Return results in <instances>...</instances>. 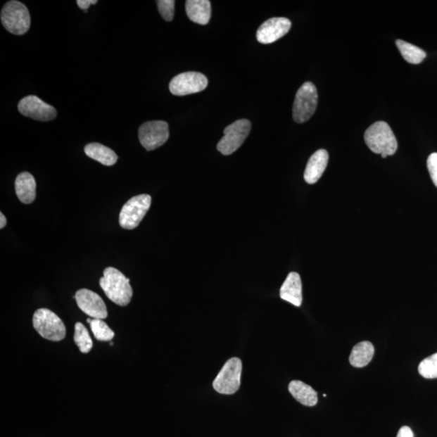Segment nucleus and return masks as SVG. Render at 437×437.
<instances>
[{"instance_id":"nucleus-16","label":"nucleus","mask_w":437,"mask_h":437,"mask_svg":"<svg viewBox=\"0 0 437 437\" xmlns=\"http://www.w3.org/2000/svg\"><path fill=\"white\" fill-rule=\"evenodd\" d=\"M36 187L34 177L30 172H20L16 177L15 182V193L20 202L25 204L34 202L36 198Z\"/></svg>"},{"instance_id":"nucleus-27","label":"nucleus","mask_w":437,"mask_h":437,"mask_svg":"<svg viewBox=\"0 0 437 437\" xmlns=\"http://www.w3.org/2000/svg\"><path fill=\"white\" fill-rule=\"evenodd\" d=\"M397 437H414V433L411 428L407 426H403L399 429Z\"/></svg>"},{"instance_id":"nucleus-21","label":"nucleus","mask_w":437,"mask_h":437,"mask_svg":"<svg viewBox=\"0 0 437 437\" xmlns=\"http://www.w3.org/2000/svg\"><path fill=\"white\" fill-rule=\"evenodd\" d=\"M396 46L402 53L405 61L412 64H419L423 62L427 53L422 49L411 44V43L397 40Z\"/></svg>"},{"instance_id":"nucleus-4","label":"nucleus","mask_w":437,"mask_h":437,"mask_svg":"<svg viewBox=\"0 0 437 437\" xmlns=\"http://www.w3.org/2000/svg\"><path fill=\"white\" fill-rule=\"evenodd\" d=\"M32 323L37 333L51 341H61L66 336L64 323L50 310H37L32 317Z\"/></svg>"},{"instance_id":"nucleus-13","label":"nucleus","mask_w":437,"mask_h":437,"mask_svg":"<svg viewBox=\"0 0 437 437\" xmlns=\"http://www.w3.org/2000/svg\"><path fill=\"white\" fill-rule=\"evenodd\" d=\"M291 23L288 18H274L267 20L257 31V40L262 44H271L287 34Z\"/></svg>"},{"instance_id":"nucleus-9","label":"nucleus","mask_w":437,"mask_h":437,"mask_svg":"<svg viewBox=\"0 0 437 437\" xmlns=\"http://www.w3.org/2000/svg\"><path fill=\"white\" fill-rule=\"evenodd\" d=\"M170 137L169 125L165 121H150L139 129L140 144L148 151L161 147Z\"/></svg>"},{"instance_id":"nucleus-10","label":"nucleus","mask_w":437,"mask_h":437,"mask_svg":"<svg viewBox=\"0 0 437 437\" xmlns=\"http://www.w3.org/2000/svg\"><path fill=\"white\" fill-rule=\"evenodd\" d=\"M208 84V78L203 74L188 72L172 78L170 83V90L172 95L186 96L203 91Z\"/></svg>"},{"instance_id":"nucleus-20","label":"nucleus","mask_w":437,"mask_h":437,"mask_svg":"<svg viewBox=\"0 0 437 437\" xmlns=\"http://www.w3.org/2000/svg\"><path fill=\"white\" fill-rule=\"evenodd\" d=\"M84 153L89 158L100 162L106 166L115 165L118 160L117 154L110 148L97 143H91L85 146Z\"/></svg>"},{"instance_id":"nucleus-7","label":"nucleus","mask_w":437,"mask_h":437,"mask_svg":"<svg viewBox=\"0 0 437 437\" xmlns=\"http://www.w3.org/2000/svg\"><path fill=\"white\" fill-rule=\"evenodd\" d=\"M317 91L315 85L306 82L296 93L293 116L296 122L303 123L314 115L317 106Z\"/></svg>"},{"instance_id":"nucleus-5","label":"nucleus","mask_w":437,"mask_h":437,"mask_svg":"<svg viewBox=\"0 0 437 437\" xmlns=\"http://www.w3.org/2000/svg\"><path fill=\"white\" fill-rule=\"evenodd\" d=\"M242 362L234 357L225 363L213 381L214 390L221 395H234L241 386Z\"/></svg>"},{"instance_id":"nucleus-31","label":"nucleus","mask_w":437,"mask_h":437,"mask_svg":"<svg viewBox=\"0 0 437 437\" xmlns=\"http://www.w3.org/2000/svg\"><path fill=\"white\" fill-rule=\"evenodd\" d=\"M91 320H93V319H91V318H89V319H87V322H89L90 324Z\"/></svg>"},{"instance_id":"nucleus-17","label":"nucleus","mask_w":437,"mask_h":437,"mask_svg":"<svg viewBox=\"0 0 437 437\" xmlns=\"http://www.w3.org/2000/svg\"><path fill=\"white\" fill-rule=\"evenodd\" d=\"M186 12L188 18L194 23L207 25L212 14V7L208 0H187Z\"/></svg>"},{"instance_id":"nucleus-3","label":"nucleus","mask_w":437,"mask_h":437,"mask_svg":"<svg viewBox=\"0 0 437 437\" xmlns=\"http://www.w3.org/2000/svg\"><path fill=\"white\" fill-rule=\"evenodd\" d=\"M1 23L11 34L23 35L30 28L31 18L28 8L19 1H9L1 11Z\"/></svg>"},{"instance_id":"nucleus-24","label":"nucleus","mask_w":437,"mask_h":437,"mask_svg":"<svg viewBox=\"0 0 437 437\" xmlns=\"http://www.w3.org/2000/svg\"><path fill=\"white\" fill-rule=\"evenodd\" d=\"M418 369L419 374L424 379H437V353L421 361Z\"/></svg>"},{"instance_id":"nucleus-23","label":"nucleus","mask_w":437,"mask_h":437,"mask_svg":"<svg viewBox=\"0 0 437 437\" xmlns=\"http://www.w3.org/2000/svg\"><path fill=\"white\" fill-rule=\"evenodd\" d=\"M91 331L94 337L99 341H110L115 337V332L101 319H93L90 323Z\"/></svg>"},{"instance_id":"nucleus-1","label":"nucleus","mask_w":437,"mask_h":437,"mask_svg":"<svg viewBox=\"0 0 437 437\" xmlns=\"http://www.w3.org/2000/svg\"><path fill=\"white\" fill-rule=\"evenodd\" d=\"M100 286L107 298L120 306H127L131 302L133 290L127 279L116 268L105 269L103 277L100 279Z\"/></svg>"},{"instance_id":"nucleus-14","label":"nucleus","mask_w":437,"mask_h":437,"mask_svg":"<svg viewBox=\"0 0 437 437\" xmlns=\"http://www.w3.org/2000/svg\"><path fill=\"white\" fill-rule=\"evenodd\" d=\"M329 160V154L325 149L317 151L312 155L306 165L304 178L309 184H315L320 179L326 170Z\"/></svg>"},{"instance_id":"nucleus-25","label":"nucleus","mask_w":437,"mask_h":437,"mask_svg":"<svg viewBox=\"0 0 437 437\" xmlns=\"http://www.w3.org/2000/svg\"><path fill=\"white\" fill-rule=\"evenodd\" d=\"M156 4H158L159 13L165 20L170 23L174 20L175 0H159V1H156Z\"/></svg>"},{"instance_id":"nucleus-28","label":"nucleus","mask_w":437,"mask_h":437,"mask_svg":"<svg viewBox=\"0 0 437 437\" xmlns=\"http://www.w3.org/2000/svg\"><path fill=\"white\" fill-rule=\"evenodd\" d=\"M80 8L87 11L91 4H96V0H77V1Z\"/></svg>"},{"instance_id":"nucleus-30","label":"nucleus","mask_w":437,"mask_h":437,"mask_svg":"<svg viewBox=\"0 0 437 437\" xmlns=\"http://www.w3.org/2000/svg\"><path fill=\"white\" fill-rule=\"evenodd\" d=\"M382 158H386L388 156L385 155V154H382L381 155Z\"/></svg>"},{"instance_id":"nucleus-6","label":"nucleus","mask_w":437,"mask_h":437,"mask_svg":"<svg viewBox=\"0 0 437 437\" xmlns=\"http://www.w3.org/2000/svg\"><path fill=\"white\" fill-rule=\"evenodd\" d=\"M152 203L148 194H140L129 199L122 207L120 215L122 228L132 230L136 229L147 214Z\"/></svg>"},{"instance_id":"nucleus-18","label":"nucleus","mask_w":437,"mask_h":437,"mask_svg":"<svg viewBox=\"0 0 437 437\" xmlns=\"http://www.w3.org/2000/svg\"><path fill=\"white\" fill-rule=\"evenodd\" d=\"M289 391L296 401L306 407H315L317 403V393L303 381H293L289 383Z\"/></svg>"},{"instance_id":"nucleus-11","label":"nucleus","mask_w":437,"mask_h":437,"mask_svg":"<svg viewBox=\"0 0 437 437\" xmlns=\"http://www.w3.org/2000/svg\"><path fill=\"white\" fill-rule=\"evenodd\" d=\"M21 115L42 122H49L56 118L57 111L37 96H28L21 99L18 104Z\"/></svg>"},{"instance_id":"nucleus-2","label":"nucleus","mask_w":437,"mask_h":437,"mask_svg":"<svg viewBox=\"0 0 437 437\" xmlns=\"http://www.w3.org/2000/svg\"><path fill=\"white\" fill-rule=\"evenodd\" d=\"M365 141L372 153L393 156L398 149L395 134L386 122H376L366 129Z\"/></svg>"},{"instance_id":"nucleus-12","label":"nucleus","mask_w":437,"mask_h":437,"mask_svg":"<svg viewBox=\"0 0 437 437\" xmlns=\"http://www.w3.org/2000/svg\"><path fill=\"white\" fill-rule=\"evenodd\" d=\"M77 305L84 314L93 319H105L108 317L107 308L99 294L89 289H80L75 293Z\"/></svg>"},{"instance_id":"nucleus-26","label":"nucleus","mask_w":437,"mask_h":437,"mask_svg":"<svg viewBox=\"0 0 437 437\" xmlns=\"http://www.w3.org/2000/svg\"><path fill=\"white\" fill-rule=\"evenodd\" d=\"M429 174L434 185L437 187V153H431L427 160Z\"/></svg>"},{"instance_id":"nucleus-15","label":"nucleus","mask_w":437,"mask_h":437,"mask_svg":"<svg viewBox=\"0 0 437 437\" xmlns=\"http://www.w3.org/2000/svg\"><path fill=\"white\" fill-rule=\"evenodd\" d=\"M280 298L296 307L302 304V284L299 274L291 272L280 289Z\"/></svg>"},{"instance_id":"nucleus-19","label":"nucleus","mask_w":437,"mask_h":437,"mask_svg":"<svg viewBox=\"0 0 437 437\" xmlns=\"http://www.w3.org/2000/svg\"><path fill=\"white\" fill-rule=\"evenodd\" d=\"M374 353L375 349L372 343L360 342L353 348L349 357L350 363L355 368H364L371 362Z\"/></svg>"},{"instance_id":"nucleus-29","label":"nucleus","mask_w":437,"mask_h":437,"mask_svg":"<svg viewBox=\"0 0 437 437\" xmlns=\"http://www.w3.org/2000/svg\"><path fill=\"white\" fill-rule=\"evenodd\" d=\"M0 220H1V222H0V229H2L7 224L6 217H5V215L2 213H0Z\"/></svg>"},{"instance_id":"nucleus-8","label":"nucleus","mask_w":437,"mask_h":437,"mask_svg":"<svg viewBox=\"0 0 437 437\" xmlns=\"http://www.w3.org/2000/svg\"><path fill=\"white\" fill-rule=\"evenodd\" d=\"M251 129L249 120H240L232 123L224 129V137L220 140L217 150L224 156L233 154L245 142Z\"/></svg>"},{"instance_id":"nucleus-22","label":"nucleus","mask_w":437,"mask_h":437,"mask_svg":"<svg viewBox=\"0 0 437 437\" xmlns=\"http://www.w3.org/2000/svg\"><path fill=\"white\" fill-rule=\"evenodd\" d=\"M74 341L82 353H89L93 348V340L82 323L77 322L75 326Z\"/></svg>"}]
</instances>
